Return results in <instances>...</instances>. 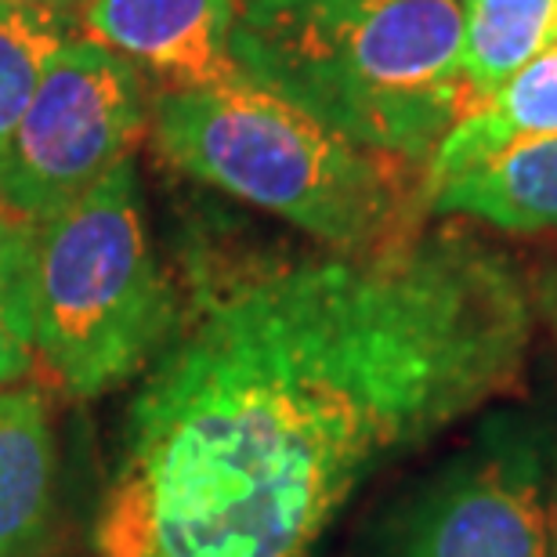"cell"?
Here are the masks:
<instances>
[{
    "mask_svg": "<svg viewBox=\"0 0 557 557\" xmlns=\"http://www.w3.org/2000/svg\"><path fill=\"white\" fill-rule=\"evenodd\" d=\"M145 116L135 65L102 44L70 37L0 152V199L37 221L54 218L135 160Z\"/></svg>",
    "mask_w": 557,
    "mask_h": 557,
    "instance_id": "obj_5",
    "label": "cell"
},
{
    "mask_svg": "<svg viewBox=\"0 0 557 557\" xmlns=\"http://www.w3.org/2000/svg\"><path fill=\"white\" fill-rule=\"evenodd\" d=\"M428 218L557 236V135H532L504 145L482 163L428 185Z\"/></svg>",
    "mask_w": 557,
    "mask_h": 557,
    "instance_id": "obj_8",
    "label": "cell"
},
{
    "mask_svg": "<svg viewBox=\"0 0 557 557\" xmlns=\"http://www.w3.org/2000/svg\"><path fill=\"white\" fill-rule=\"evenodd\" d=\"M196 300L131 403L102 557H311L359 488L521 387L536 294L442 218Z\"/></svg>",
    "mask_w": 557,
    "mask_h": 557,
    "instance_id": "obj_1",
    "label": "cell"
},
{
    "mask_svg": "<svg viewBox=\"0 0 557 557\" xmlns=\"http://www.w3.org/2000/svg\"><path fill=\"white\" fill-rule=\"evenodd\" d=\"M460 0H239L247 81L373 149L428 163L471 113Z\"/></svg>",
    "mask_w": 557,
    "mask_h": 557,
    "instance_id": "obj_2",
    "label": "cell"
},
{
    "mask_svg": "<svg viewBox=\"0 0 557 557\" xmlns=\"http://www.w3.org/2000/svg\"><path fill=\"white\" fill-rule=\"evenodd\" d=\"M11 4H40V8H73V4H87V0H11Z\"/></svg>",
    "mask_w": 557,
    "mask_h": 557,
    "instance_id": "obj_15",
    "label": "cell"
},
{
    "mask_svg": "<svg viewBox=\"0 0 557 557\" xmlns=\"http://www.w3.org/2000/svg\"><path fill=\"white\" fill-rule=\"evenodd\" d=\"M554 40L557 0H467L460 62L474 109Z\"/></svg>",
    "mask_w": 557,
    "mask_h": 557,
    "instance_id": "obj_11",
    "label": "cell"
},
{
    "mask_svg": "<svg viewBox=\"0 0 557 557\" xmlns=\"http://www.w3.org/2000/svg\"><path fill=\"white\" fill-rule=\"evenodd\" d=\"M54 504V431L37 387L0 392V557H29Z\"/></svg>",
    "mask_w": 557,
    "mask_h": 557,
    "instance_id": "obj_9",
    "label": "cell"
},
{
    "mask_svg": "<svg viewBox=\"0 0 557 557\" xmlns=\"http://www.w3.org/2000/svg\"><path fill=\"white\" fill-rule=\"evenodd\" d=\"M239 0H87L84 40L152 73L166 91L243 81L232 59Z\"/></svg>",
    "mask_w": 557,
    "mask_h": 557,
    "instance_id": "obj_7",
    "label": "cell"
},
{
    "mask_svg": "<svg viewBox=\"0 0 557 557\" xmlns=\"http://www.w3.org/2000/svg\"><path fill=\"white\" fill-rule=\"evenodd\" d=\"M29 272L33 355L81 403L152 370L182 326L145 225L135 160L40 221Z\"/></svg>",
    "mask_w": 557,
    "mask_h": 557,
    "instance_id": "obj_4",
    "label": "cell"
},
{
    "mask_svg": "<svg viewBox=\"0 0 557 557\" xmlns=\"http://www.w3.org/2000/svg\"><path fill=\"white\" fill-rule=\"evenodd\" d=\"M532 135H557V40L438 141L428 160V185Z\"/></svg>",
    "mask_w": 557,
    "mask_h": 557,
    "instance_id": "obj_10",
    "label": "cell"
},
{
    "mask_svg": "<svg viewBox=\"0 0 557 557\" xmlns=\"http://www.w3.org/2000/svg\"><path fill=\"white\" fill-rule=\"evenodd\" d=\"M65 40V18L54 8L0 0V152Z\"/></svg>",
    "mask_w": 557,
    "mask_h": 557,
    "instance_id": "obj_12",
    "label": "cell"
},
{
    "mask_svg": "<svg viewBox=\"0 0 557 557\" xmlns=\"http://www.w3.org/2000/svg\"><path fill=\"white\" fill-rule=\"evenodd\" d=\"M152 135L177 171L264 210L333 253L420 232L428 163L362 145L253 81L163 91Z\"/></svg>",
    "mask_w": 557,
    "mask_h": 557,
    "instance_id": "obj_3",
    "label": "cell"
},
{
    "mask_svg": "<svg viewBox=\"0 0 557 557\" xmlns=\"http://www.w3.org/2000/svg\"><path fill=\"white\" fill-rule=\"evenodd\" d=\"M40 221L0 199V286L29 269Z\"/></svg>",
    "mask_w": 557,
    "mask_h": 557,
    "instance_id": "obj_14",
    "label": "cell"
},
{
    "mask_svg": "<svg viewBox=\"0 0 557 557\" xmlns=\"http://www.w3.org/2000/svg\"><path fill=\"white\" fill-rule=\"evenodd\" d=\"M460 4H467V0H460Z\"/></svg>",
    "mask_w": 557,
    "mask_h": 557,
    "instance_id": "obj_16",
    "label": "cell"
},
{
    "mask_svg": "<svg viewBox=\"0 0 557 557\" xmlns=\"http://www.w3.org/2000/svg\"><path fill=\"white\" fill-rule=\"evenodd\" d=\"M395 557H557L543 434L529 420L488 423L406 510Z\"/></svg>",
    "mask_w": 557,
    "mask_h": 557,
    "instance_id": "obj_6",
    "label": "cell"
},
{
    "mask_svg": "<svg viewBox=\"0 0 557 557\" xmlns=\"http://www.w3.org/2000/svg\"><path fill=\"white\" fill-rule=\"evenodd\" d=\"M33 269V261H29ZM18 272L0 286V392L22 381L37 355H33V272Z\"/></svg>",
    "mask_w": 557,
    "mask_h": 557,
    "instance_id": "obj_13",
    "label": "cell"
}]
</instances>
